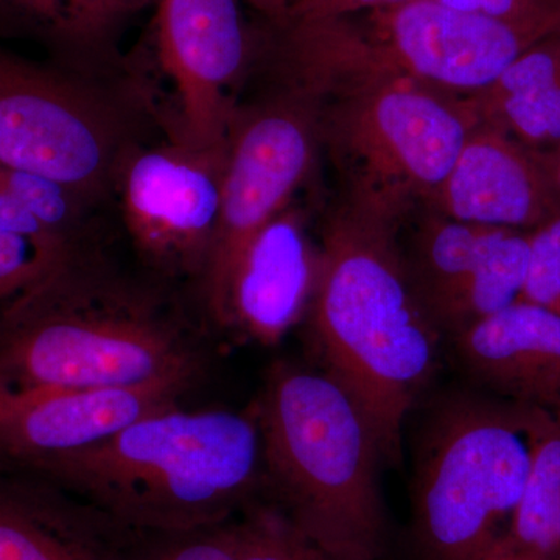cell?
<instances>
[{
  "label": "cell",
  "mask_w": 560,
  "mask_h": 560,
  "mask_svg": "<svg viewBox=\"0 0 560 560\" xmlns=\"http://www.w3.org/2000/svg\"><path fill=\"white\" fill-rule=\"evenodd\" d=\"M481 560H550L539 558V556L529 555L518 550V548L512 547L510 541L499 537V540L490 547V550L486 552L485 558Z\"/></svg>",
  "instance_id": "obj_29"
},
{
  "label": "cell",
  "mask_w": 560,
  "mask_h": 560,
  "mask_svg": "<svg viewBox=\"0 0 560 560\" xmlns=\"http://www.w3.org/2000/svg\"><path fill=\"white\" fill-rule=\"evenodd\" d=\"M404 2H408V0H289L285 14L279 21L335 20V18L385 9V7L399 5Z\"/></svg>",
  "instance_id": "obj_28"
},
{
  "label": "cell",
  "mask_w": 560,
  "mask_h": 560,
  "mask_svg": "<svg viewBox=\"0 0 560 560\" xmlns=\"http://www.w3.org/2000/svg\"><path fill=\"white\" fill-rule=\"evenodd\" d=\"M404 250L420 301L442 334L453 335L521 300L529 232L480 226L422 209Z\"/></svg>",
  "instance_id": "obj_12"
},
{
  "label": "cell",
  "mask_w": 560,
  "mask_h": 560,
  "mask_svg": "<svg viewBox=\"0 0 560 560\" xmlns=\"http://www.w3.org/2000/svg\"><path fill=\"white\" fill-rule=\"evenodd\" d=\"M191 386L16 389L0 385V470L31 475L50 460L108 440L151 412L180 404Z\"/></svg>",
  "instance_id": "obj_13"
},
{
  "label": "cell",
  "mask_w": 560,
  "mask_h": 560,
  "mask_svg": "<svg viewBox=\"0 0 560 560\" xmlns=\"http://www.w3.org/2000/svg\"><path fill=\"white\" fill-rule=\"evenodd\" d=\"M501 537L529 555L560 560V412L541 416L522 497Z\"/></svg>",
  "instance_id": "obj_20"
},
{
  "label": "cell",
  "mask_w": 560,
  "mask_h": 560,
  "mask_svg": "<svg viewBox=\"0 0 560 560\" xmlns=\"http://www.w3.org/2000/svg\"><path fill=\"white\" fill-rule=\"evenodd\" d=\"M31 477L139 533L221 525L260 499L264 459L256 408L173 405L44 464Z\"/></svg>",
  "instance_id": "obj_3"
},
{
  "label": "cell",
  "mask_w": 560,
  "mask_h": 560,
  "mask_svg": "<svg viewBox=\"0 0 560 560\" xmlns=\"http://www.w3.org/2000/svg\"><path fill=\"white\" fill-rule=\"evenodd\" d=\"M0 232L25 238L55 256L72 257L73 254L84 250L70 248L60 238L50 234L16 198L11 197L2 187H0Z\"/></svg>",
  "instance_id": "obj_27"
},
{
  "label": "cell",
  "mask_w": 560,
  "mask_h": 560,
  "mask_svg": "<svg viewBox=\"0 0 560 560\" xmlns=\"http://www.w3.org/2000/svg\"><path fill=\"white\" fill-rule=\"evenodd\" d=\"M558 33L408 0L335 20L272 25L268 55L280 79L315 88L352 77L418 81L451 94L489 88L529 47Z\"/></svg>",
  "instance_id": "obj_5"
},
{
  "label": "cell",
  "mask_w": 560,
  "mask_h": 560,
  "mask_svg": "<svg viewBox=\"0 0 560 560\" xmlns=\"http://www.w3.org/2000/svg\"><path fill=\"white\" fill-rule=\"evenodd\" d=\"M480 124L550 151L560 142V35L541 39L490 84L466 95Z\"/></svg>",
  "instance_id": "obj_19"
},
{
  "label": "cell",
  "mask_w": 560,
  "mask_h": 560,
  "mask_svg": "<svg viewBox=\"0 0 560 560\" xmlns=\"http://www.w3.org/2000/svg\"><path fill=\"white\" fill-rule=\"evenodd\" d=\"M245 2L260 11L268 22L282 20L287 7H289V0H245Z\"/></svg>",
  "instance_id": "obj_30"
},
{
  "label": "cell",
  "mask_w": 560,
  "mask_h": 560,
  "mask_svg": "<svg viewBox=\"0 0 560 560\" xmlns=\"http://www.w3.org/2000/svg\"><path fill=\"white\" fill-rule=\"evenodd\" d=\"M140 10L132 0H0V36L38 44L73 72L128 79L136 62L121 40Z\"/></svg>",
  "instance_id": "obj_18"
},
{
  "label": "cell",
  "mask_w": 560,
  "mask_h": 560,
  "mask_svg": "<svg viewBox=\"0 0 560 560\" xmlns=\"http://www.w3.org/2000/svg\"><path fill=\"white\" fill-rule=\"evenodd\" d=\"M460 366L497 399L560 412V315L518 300L453 335Z\"/></svg>",
  "instance_id": "obj_16"
},
{
  "label": "cell",
  "mask_w": 560,
  "mask_h": 560,
  "mask_svg": "<svg viewBox=\"0 0 560 560\" xmlns=\"http://www.w3.org/2000/svg\"><path fill=\"white\" fill-rule=\"evenodd\" d=\"M267 98L235 106L228 128L219 224L198 283L205 311L221 326L232 272L261 228L293 201L320 147L318 101L290 81Z\"/></svg>",
  "instance_id": "obj_9"
},
{
  "label": "cell",
  "mask_w": 560,
  "mask_h": 560,
  "mask_svg": "<svg viewBox=\"0 0 560 560\" xmlns=\"http://www.w3.org/2000/svg\"><path fill=\"white\" fill-rule=\"evenodd\" d=\"M305 90L318 101L319 143L340 173L342 206L397 230L431 208L478 124L466 95L407 79L352 77Z\"/></svg>",
  "instance_id": "obj_6"
},
{
  "label": "cell",
  "mask_w": 560,
  "mask_h": 560,
  "mask_svg": "<svg viewBox=\"0 0 560 560\" xmlns=\"http://www.w3.org/2000/svg\"><path fill=\"white\" fill-rule=\"evenodd\" d=\"M260 499L338 560H383L381 445L359 404L320 370L278 363L254 405Z\"/></svg>",
  "instance_id": "obj_4"
},
{
  "label": "cell",
  "mask_w": 560,
  "mask_h": 560,
  "mask_svg": "<svg viewBox=\"0 0 560 560\" xmlns=\"http://www.w3.org/2000/svg\"><path fill=\"white\" fill-rule=\"evenodd\" d=\"M521 300L560 315V213L529 231V259Z\"/></svg>",
  "instance_id": "obj_24"
},
{
  "label": "cell",
  "mask_w": 560,
  "mask_h": 560,
  "mask_svg": "<svg viewBox=\"0 0 560 560\" xmlns=\"http://www.w3.org/2000/svg\"><path fill=\"white\" fill-rule=\"evenodd\" d=\"M480 226L534 231L560 213L547 151L475 125L431 208Z\"/></svg>",
  "instance_id": "obj_14"
},
{
  "label": "cell",
  "mask_w": 560,
  "mask_h": 560,
  "mask_svg": "<svg viewBox=\"0 0 560 560\" xmlns=\"http://www.w3.org/2000/svg\"><path fill=\"white\" fill-rule=\"evenodd\" d=\"M243 2L158 0L150 51L173 86L171 138L205 147L226 140L237 106L232 94L265 38L249 25Z\"/></svg>",
  "instance_id": "obj_11"
},
{
  "label": "cell",
  "mask_w": 560,
  "mask_h": 560,
  "mask_svg": "<svg viewBox=\"0 0 560 560\" xmlns=\"http://www.w3.org/2000/svg\"><path fill=\"white\" fill-rule=\"evenodd\" d=\"M202 357L160 283L84 249L0 308V385L16 389L194 386Z\"/></svg>",
  "instance_id": "obj_1"
},
{
  "label": "cell",
  "mask_w": 560,
  "mask_h": 560,
  "mask_svg": "<svg viewBox=\"0 0 560 560\" xmlns=\"http://www.w3.org/2000/svg\"><path fill=\"white\" fill-rule=\"evenodd\" d=\"M453 9L488 14L560 33V0H440Z\"/></svg>",
  "instance_id": "obj_26"
},
{
  "label": "cell",
  "mask_w": 560,
  "mask_h": 560,
  "mask_svg": "<svg viewBox=\"0 0 560 560\" xmlns=\"http://www.w3.org/2000/svg\"><path fill=\"white\" fill-rule=\"evenodd\" d=\"M228 139L191 145L178 138L142 142L117 180L132 248L162 279L205 275L219 224Z\"/></svg>",
  "instance_id": "obj_10"
},
{
  "label": "cell",
  "mask_w": 560,
  "mask_h": 560,
  "mask_svg": "<svg viewBox=\"0 0 560 560\" xmlns=\"http://www.w3.org/2000/svg\"><path fill=\"white\" fill-rule=\"evenodd\" d=\"M548 161H550V167L552 173V178L556 180V186H558V190L560 194V142L555 149L547 151Z\"/></svg>",
  "instance_id": "obj_31"
},
{
  "label": "cell",
  "mask_w": 560,
  "mask_h": 560,
  "mask_svg": "<svg viewBox=\"0 0 560 560\" xmlns=\"http://www.w3.org/2000/svg\"><path fill=\"white\" fill-rule=\"evenodd\" d=\"M132 2L138 3V5L142 7V9H147V7L151 5V3L156 5L158 0H132Z\"/></svg>",
  "instance_id": "obj_32"
},
{
  "label": "cell",
  "mask_w": 560,
  "mask_h": 560,
  "mask_svg": "<svg viewBox=\"0 0 560 560\" xmlns=\"http://www.w3.org/2000/svg\"><path fill=\"white\" fill-rule=\"evenodd\" d=\"M139 73L94 79L0 47V165L47 176L92 205L116 198L131 151L162 110Z\"/></svg>",
  "instance_id": "obj_8"
},
{
  "label": "cell",
  "mask_w": 560,
  "mask_h": 560,
  "mask_svg": "<svg viewBox=\"0 0 560 560\" xmlns=\"http://www.w3.org/2000/svg\"><path fill=\"white\" fill-rule=\"evenodd\" d=\"M138 536L49 481L0 470V560H125Z\"/></svg>",
  "instance_id": "obj_17"
},
{
  "label": "cell",
  "mask_w": 560,
  "mask_h": 560,
  "mask_svg": "<svg viewBox=\"0 0 560 560\" xmlns=\"http://www.w3.org/2000/svg\"><path fill=\"white\" fill-rule=\"evenodd\" d=\"M320 264L300 209L289 206L261 228L232 272L223 329L276 345L307 315Z\"/></svg>",
  "instance_id": "obj_15"
},
{
  "label": "cell",
  "mask_w": 560,
  "mask_h": 560,
  "mask_svg": "<svg viewBox=\"0 0 560 560\" xmlns=\"http://www.w3.org/2000/svg\"><path fill=\"white\" fill-rule=\"evenodd\" d=\"M69 259L47 253L25 238L0 232V308Z\"/></svg>",
  "instance_id": "obj_25"
},
{
  "label": "cell",
  "mask_w": 560,
  "mask_h": 560,
  "mask_svg": "<svg viewBox=\"0 0 560 560\" xmlns=\"http://www.w3.org/2000/svg\"><path fill=\"white\" fill-rule=\"evenodd\" d=\"M234 526L237 560H338L261 499L248 504L235 517Z\"/></svg>",
  "instance_id": "obj_22"
},
{
  "label": "cell",
  "mask_w": 560,
  "mask_h": 560,
  "mask_svg": "<svg viewBox=\"0 0 560 560\" xmlns=\"http://www.w3.org/2000/svg\"><path fill=\"white\" fill-rule=\"evenodd\" d=\"M308 318L320 371L370 420L383 458L440 363L442 334L415 289L399 230L342 206L324 228Z\"/></svg>",
  "instance_id": "obj_2"
},
{
  "label": "cell",
  "mask_w": 560,
  "mask_h": 560,
  "mask_svg": "<svg viewBox=\"0 0 560 560\" xmlns=\"http://www.w3.org/2000/svg\"><path fill=\"white\" fill-rule=\"evenodd\" d=\"M0 187L24 206L50 234L73 249L88 243L91 213L98 210L86 198L58 180L0 165Z\"/></svg>",
  "instance_id": "obj_21"
},
{
  "label": "cell",
  "mask_w": 560,
  "mask_h": 560,
  "mask_svg": "<svg viewBox=\"0 0 560 560\" xmlns=\"http://www.w3.org/2000/svg\"><path fill=\"white\" fill-rule=\"evenodd\" d=\"M544 412L470 394L434 410L420 436L412 480L418 560L485 558L521 500Z\"/></svg>",
  "instance_id": "obj_7"
},
{
  "label": "cell",
  "mask_w": 560,
  "mask_h": 560,
  "mask_svg": "<svg viewBox=\"0 0 560 560\" xmlns=\"http://www.w3.org/2000/svg\"><path fill=\"white\" fill-rule=\"evenodd\" d=\"M234 521L180 533H139L125 560H237Z\"/></svg>",
  "instance_id": "obj_23"
}]
</instances>
